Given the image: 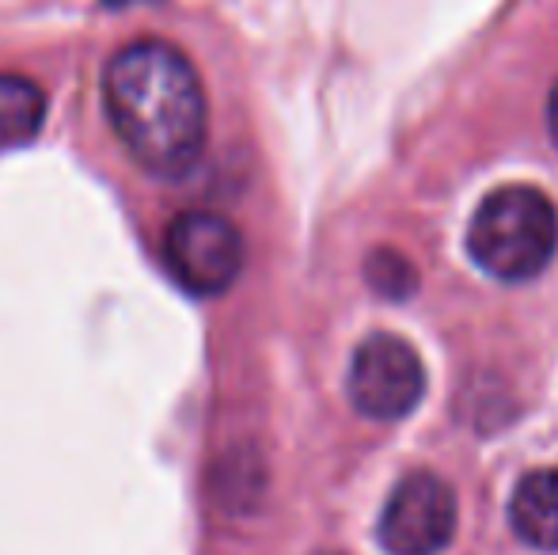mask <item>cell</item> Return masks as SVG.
Here are the masks:
<instances>
[{"label": "cell", "mask_w": 558, "mask_h": 555, "mask_svg": "<svg viewBox=\"0 0 558 555\" xmlns=\"http://www.w3.org/2000/svg\"><path fill=\"white\" fill-rule=\"evenodd\" d=\"M104 107L125 153L153 176H183L206 148V88L171 43L122 46L104 65Z\"/></svg>", "instance_id": "6da1fadb"}, {"label": "cell", "mask_w": 558, "mask_h": 555, "mask_svg": "<svg viewBox=\"0 0 558 555\" xmlns=\"http://www.w3.org/2000/svg\"><path fill=\"white\" fill-rule=\"evenodd\" d=\"M558 248V209L536 186H501L475 209L468 252L475 267L498 281L544 275Z\"/></svg>", "instance_id": "7a4b0ae2"}, {"label": "cell", "mask_w": 558, "mask_h": 555, "mask_svg": "<svg viewBox=\"0 0 558 555\" xmlns=\"http://www.w3.org/2000/svg\"><path fill=\"white\" fill-rule=\"evenodd\" d=\"M345 393H350L353 408L368 419L396 422L411 415L426 396L422 358L399 335H368L350 362Z\"/></svg>", "instance_id": "3957f363"}, {"label": "cell", "mask_w": 558, "mask_h": 555, "mask_svg": "<svg viewBox=\"0 0 558 555\" xmlns=\"http://www.w3.org/2000/svg\"><path fill=\"white\" fill-rule=\"evenodd\" d=\"M163 260L183 289L217 297L240 278L243 237L228 217L191 209V214H179L163 232Z\"/></svg>", "instance_id": "277c9868"}, {"label": "cell", "mask_w": 558, "mask_h": 555, "mask_svg": "<svg viewBox=\"0 0 558 555\" xmlns=\"http://www.w3.org/2000/svg\"><path fill=\"white\" fill-rule=\"evenodd\" d=\"M456 533V495L434 472H411L384 503L376 541L388 555H437Z\"/></svg>", "instance_id": "5b68a950"}, {"label": "cell", "mask_w": 558, "mask_h": 555, "mask_svg": "<svg viewBox=\"0 0 558 555\" xmlns=\"http://www.w3.org/2000/svg\"><path fill=\"white\" fill-rule=\"evenodd\" d=\"M509 521L524 544L558 552V468H539L517 483Z\"/></svg>", "instance_id": "8992f818"}, {"label": "cell", "mask_w": 558, "mask_h": 555, "mask_svg": "<svg viewBox=\"0 0 558 555\" xmlns=\"http://www.w3.org/2000/svg\"><path fill=\"white\" fill-rule=\"evenodd\" d=\"M46 119V96L27 76L0 73V145H23Z\"/></svg>", "instance_id": "52a82bcc"}, {"label": "cell", "mask_w": 558, "mask_h": 555, "mask_svg": "<svg viewBox=\"0 0 558 555\" xmlns=\"http://www.w3.org/2000/svg\"><path fill=\"white\" fill-rule=\"evenodd\" d=\"M365 275H368V286H373L376 293L391 297V301L411 297L414 286H418V275H414L411 263H407L399 252H388V248H380V252L368 255Z\"/></svg>", "instance_id": "ba28073f"}, {"label": "cell", "mask_w": 558, "mask_h": 555, "mask_svg": "<svg viewBox=\"0 0 558 555\" xmlns=\"http://www.w3.org/2000/svg\"><path fill=\"white\" fill-rule=\"evenodd\" d=\"M547 122H551V137H555V145H558V84H555V92H551V104H547Z\"/></svg>", "instance_id": "9c48e42d"}, {"label": "cell", "mask_w": 558, "mask_h": 555, "mask_svg": "<svg viewBox=\"0 0 558 555\" xmlns=\"http://www.w3.org/2000/svg\"><path fill=\"white\" fill-rule=\"evenodd\" d=\"M125 4H133V0H107V8H125Z\"/></svg>", "instance_id": "30bf717a"}]
</instances>
